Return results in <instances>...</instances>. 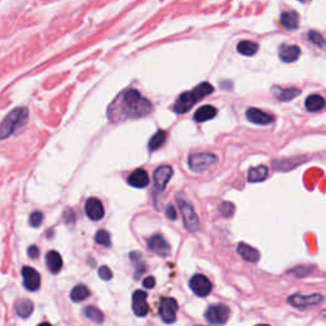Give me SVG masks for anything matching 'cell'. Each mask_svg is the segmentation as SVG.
<instances>
[{"mask_svg": "<svg viewBox=\"0 0 326 326\" xmlns=\"http://www.w3.org/2000/svg\"><path fill=\"white\" fill-rule=\"evenodd\" d=\"M122 106L125 116L133 119L146 116L152 111L151 102L147 98H143L137 89L126 90L122 96Z\"/></svg>", "mask_w": 326, "mask_h": 326, "instance_id": "6da1fadb", "label": "cell"}, {"mask_svg": "<svg viewBox=\"0 0 326 326\" xmlns=\"http://www.w3.org/2000/svg\"><path fill=\"white\" fill-rule=\"evenodd\" d=\"M212 92H213L212 85H210L209 83H207V82H204V83L199 84L196 88L190 90V92H185V93L181 94V96L178 97L177 102H176L173 110H175L176 114H185V112H187L192 106L195 105L199 99L209 96Z\"/></svg>", "mask_w": 326, "mask_h": 326, "instance_id": "7a4b0ae2", "label": "cell"}, {"mask_svg": "<svg viewBox=\"0 0 326 326\" xmlns=\"http://www.w3.org/2000/svg\"><path fill=\"white\" fill-rule=\"evenodd\" d=\"M28 119V110L26 107H17L6 115L0 124V140L14 134L15 131L23 128Z\"/></svg>", "mask_w": 326, "mask_h": 326, "instance_id": "3957f363", "label": "cell"}, {"mask_svg": "<svg viewBox=\"0 0 326 326\" xmlns=\"http://www.w3.org/2000/svg\"><path fill=\"white\" fill-rule=\"evenodd\" d=\"M177 204L178 207H180L181 214H182L185 227H186L190 232H196V231L199 230V218L195 214V212H194L192 205L186 199L183 198L182 195L177 196Z\"/></svg>", "mask_w": 326, "mask_h": 326, "instance_id": "277c9868", "label": "cell"}, {"mask_svg": "<svg viewBox=\"0 0 326 326\" xmlns=\"http://www.w3.org/2000/svg\"><path fill=\"white\" fill-rule=\"evenodd\" d=\"M218 162L217 156L212 153H194L189 157V167L194 172L207 171L209 167L214 166Z\"/></svg>", "mask_w": 326, "mask_h": 326, "instance_id": "5b68a950", "label": "cell"}, {"mask_svg": "<svg viewBox=\"0 0 326 326\" xmlns=\"http://www.w3.org/2000/svg\"><path fill=\"white\" fill-rule=\"evenodd\" d=\"M205 319L213 325H224L230 319V309L224 305H212L205 312Z\"/></svg>", "mask_w": 326, "mask_h": 326, "instance_id": "8992f818", "label": "cell"}, {"mask_svg": "<svg viewBox=\"0 0 326 326\" xmlns=\"http://www.w3.org/2000/svg\"><path fill=\"white\" fill-rule=\"evenodd\" d=\"M324 301V297L321 294H310V296H302V294H292L288 297L289 305L297 307V309H307L311 306L320 305Z\"/></svg>", "mask_w": 326, "mask_h": 326, "instance_id": "52a82bcc", "label": "cell"}, {"mask_svg": "<svg viewBox=\"0 0 326 326\" xmlns=\"http://www.w3.org/2000/svg\"><path fill=\"white\" fill-rule=\"evenodd\" d=\"M178 305L173 298H162L160 305V315L166 324H173L176 321V312Z\"/></svg>", "mask_w": 326, "mask_h": 326, "instance_id": "ba28073f", "label": "cell"}, {"mask_svg": "<svg viewBox=\"0 0 326 326\" xmlns=\"http://www.w3.org/2000/svg\"><path fill=\"white\" fill-rule=\"evenodd\" d=\"M190 288L199 297H205L212 292V283L207 277L198 274L190 279Z\"/></svg>", "mask_w": 326, "mask_h": 326, "instance_id": "9c48e42d", "label": "cell"}, {"mask_svg": "<svg viewBox=\"0 0 326 326\" xmlns=\"http://www.w3.org/2000/svg\"><path fill=\"white\" fill-rule=\"evenodd\" d=\"M148 247L149 250L157 253L158 256L162 257L168 256L169 252H171V246L166 241V239L161 236V235H155V236L148 240Z\"/></svg>", "mask_w": 326, "mask_h": 326, "instance_id": "30bf717a", "label": "cell"}, {"mask_svg": "<svg viewBox=\"0 0 326 326\" xmlns=\"http://www.w3.org/2000/svg\"><path fill=\"white\" fill-rule=\"evenodd\" d=\"M133 311L138 318H144L149 312V306L147 303V293L144 291H135L133 294Z\"/></svg>", "mask_w": 326, "mask_h": 326, "instance_id": "8fae6325", "label": "cell"}, {"mask_svg": "<svg viewBox=\"0 0 326 326\" xmlns=\"http://www.w3.org/2000/svg\"><path fill=\"white\" fill-rule=\"evenodd\" d=\"M173 169L169 166H161L153 173V181H155V187L157 191H163L166 189L167 182L171 178Z\"/></svg>", "mask_w": 326, "mask_h": 326, "instance_id": "7c38bea8", "label": "cell"}, {"mask_svg": "<svg viewBox=\"0 0 326 326\" xmlns=\"http://www.w3.org/2000/svg\"><path fill=\"white\" fill-rule=\"evenodd\" d=\"M22 277H23V284L28 291L35 292L40 288L41 278L40 274L31 266H23L22 268Z\"/></svg>", "mask_w": 326, "mask_h": 326, "instance_id": "4fadbf2b", "label": "cell"}, {"mask_svg": "<svg viewBox=\"0 0 326 326\" xmlns=\"http://www.w3.org/2000/svg\"><path fill=\"white\" fill-rule=\"evenodd\" d=\"M85 214L92 221H99V219L103 218L105 209H103V205H102L101 201L97 198L88 199L87 203H85Z\"/></svg>", "mask_w": 326, "mask_h": 326, "instance_id": "5bb4252c", "label": "cell"}, {"mask_svg": "<svg viewBox=\"0 0 326 326\" xmlns=\"http://www.w3.org/2000/svg\"><path fill=\"white\" fill-rule=\"evenodd\" d=\"M246 117L250 122L252 124H256V125H268V124H271L274 121V116L273 115H269L264 111L259 110V108H248L246 111Z\"/></svg>", "mask_w": 326, "mask_h": 326, "instance_id": "9a60e30c", "label": "cell"}, {"mask_svg": "<svg viewBox=\"0 0 326 326\" xmlns=\"http://www.w3.org/2000/svg\"><path fill=\"white\" fill-rule=\"evenodd\" d=\"M301 55V49L296 45H282L279 49V58L284 63H293Z\"/></svg>", "mask_w": 326, "mask_h": 326, "instance_id": "2e32d148", "label": "cell"}, {"mask_svg": "<svg viewBox=\"0 0 326 326\" xmlns=\"http://www.w3.org/2000/svg\"><path fill=\"white\" fill-rule=\"evenodd\" d=\"M128 182L131 186L137 187V189H142V187L148 186L149 183V176L144 169H135L128 178Z\"/></svg>", "mask_w": 326, "mask_h": 326, "instance_id": "e0dca14e", "label": "cell"}, {"mask_svg": "<svg viewBox=\"0 0 326 326\" xmlns=\"http://www.w3.org/2000/svg\"><path fill=\"white\" fill-rule=\"evenodd\" d=\"M280 23L284 28H287L288 31H293V29L298 28V24H300V17H298V13L294 12V10H288V12L282 13L280 15Z\"/></svg>", "mask_w": 326, "mask_h": 326, "instance_id": "ac0fdd59", "label": "cell"}, {"mask_svg": "<svg viewBox=\"0 0 326 326\" xmlns=\"http://www.w3.org/2000/svg\"><path fill=\"white\" fill-rule=\"evenodd\" d=\"M239 253L244 260L248 262H256L260 259V253L256 248L251 247L247 244H240L237 248Z\"/></svg>", "mask_w": 326, "mask_h": 326, "instance_id": "d6986e66", "label": "cell"}, {"mask_svg": "<svg viewBox=\"0 0 326 326\" xmlns=\"http://www.w3.org/2000/svg\"><path fill=\"white\" fill-rule=\"evenodd\" d=\"M46 264L49 270L53 274H58L63 266V259L58 251H49L46 255Z\"/></svg>", "mask_w": 326, "mask_h": 326, "instance_id": "ffe728a7", "label": "cell"}, {"mask_svg": "<svg viewBox=\"0 0 326 326\" xmlns=\"http://www.w3.org/2000/svg\"><path fill=\"white\" fill-rule=\"evenodd\" d=\"M217 115V108L213 106H203L199 110H196L195 115H194V120L196 122H204L208 120L213 119Z\"/></svg>", "mask_w": 326, "mask_h": 326, "instance_id": "44dd1931", "label": "cell"}, {"mask_svg": "<svg viewBox=\"0 0 326 326\" xmlns=\"http://www.w3.org/2000/svg\"><path fill=\"white\" fill-rule=\"evenodd\" d=\"M268 167L266 166H257L255 168H251L248 171V181L250 182H260L268 177Z\"/></svg>", "mask_w": 326, "mask_h": 326, "instance_id": "7402d4cb", "label": "cell"}, {"mask_svg": "<svg viewBox=\"0 0 326 326\" xmlns=\"http://www.w3.org/2000/svg\"><path fill=\"white\" fill-rule=\"evenodd\" d=\"M33 311V303L29 300H19L15 303V312L20 318H28Z\"/></svg>", "mask_w": 326, "mask_h": 326, "instance_id": "603a6c76", "label": "cell"}, {"mask_svg": "<svg viewBox=\"0 0 326 326\" xmlns=\"http://www.w3.org/2000/svg\"><path fill=\"white\" fill-rule=\"evenodd\" d=\"M237 50H239V53L242 54V55L252 56L257 53L259 45L252 42V41H241V42L237 45Z\"/></svg>", "mask_w": 326, "mask_h": 326, "instance_id": "cb8c5ba5", "label": "cell"}, {"mask_svg": "<svg viewBox=\"0 0 326 326\" xmlns=\"http://www.w3.org/2000/svg\"><path fill=\"white\" fill-rule=\"evenodd\" d=\"M325 106V99L319 94H311L306 99V108L309 111H320Z\"/></svg>", "mask_w": 326, "mask_h": 326, "instance_id": "d4e9b609", "label": "cell"}, {"mask_svg": "<svg viewBox=\"0 0 326 326\" xmlns=\"http://www.w3.org/2000/svg\"><path fill=\"white\" fill-rule=\"evenodd\" d=\"M89 297V289L83 284H79L77 287H74L72 293H70V298L74 302H82V301H84L85 298Z\"/></svg>", "mask_w": 326, "mask_h": 326, "instance_id": "484cf974", "label": "cell"}, {"mask_svg": "<svg viewBox=\"0 0 326 326\" xmlns=\"http://www.w3.org/2000/svg\"><path fill=\"white\" fill-rule=\"evenodd\" d=\"M84 315L85 318H88L89 320H92L96 324H102L103 323V320H105L103 314H102L97 307H93V306H87L84 309Z\"/></svg>", "mask_w": 326, "mask_h": 326, "instance_id": "4316f807", "label": "cell"}, {"mask_svg": "<svg viewBox=\"0 0 326 326\" xmlns=\"http://www.w3.org/2000/svg\"><path fill=\"white\" fill-rule=\"evenodd\" d=\"M164 140H166V131H157V133L151 138V140H149V151H157L158 148H161V147L163 146Z\"/></svg>", "mask_w": 326, "mask_h": 326, "instance_id": "83f0119b", "label": "cell"}, {"mask_svg": "<svg viewBox=\"0 0 326 326\" xmlns=\"http://www.w3.org/2000/svg\"><path fill=\"white\" fill-rule=\"evenodd\" d=\"M301 93V90L297 88H287V89H282L277 92V97L282 101H291L296 96Z\"/></svg>", "mask_w": 326, "mask_h": 326, "instance_id": "f1b7e54d", "label": "cell"}, {"mask_svg": "<svg viewBox=\"0 0 326 326\" xmlns=\"http://www.w3.org/2000/svg\"><path fill=\"white\" fill-rule=\"evenodd\" d=\"M130 259L131 261L137 265V273H135V278H139L144 271H146V265L144 262L140 261V253L139 252H131L130 253Z\"/></svg>", "mask_w": 326, "mask_h": 326, "instance_id": "f546056e", "label": "cell"}, {"mask_svg": "<svg viewBox=\"0 0 326 326\" xmlns=\"http://www.w3.org/2000/svg\"><path fill=\"white\" fill-rule=\"evenodd\" d=\"M96 242L98 244H102V246H105V247H110L111 246V239L110 235H108L107 231L101 230L97 232L96 235Z\"/></svg>", "mask_w": 326, "mask_h": 326, "instance_id": "4dcf8cb0", "label": "cell"}, {"mask_svg": "<svg viewBox=\"0 0 326 326\" xmlns=\"http://www.w3.org/2000/svg\"><path fill=\"white\" fill-rule=\"evenodd\" d=\"M219 212L226 218H231L235 213V205L232 203H222L219 207Z\"/></svg>", "mask_w": 326, "mask_h": 326, "instance_id": "1f68e13d", "label": "cell"}, {"mask_svg": "<svg viewBox=\"0 0 326 326\" xmlns=\"http://www.w3.org/2000/svg\"><path fill=\"white\" fill-rule=\"evenodd\" d=\"M44 221V214L41 212H33L31 216H29V224L32 227H40L41 223Z\"/></svg>", "mask_w": 326, "mask_h": 326, "instance_id": "d6a6232c", "label": "cell"}, {"mask_svg": "<svg viewBox=\"0 0 326 326\" xmlns=\"http://www.w3.org/2000/svg\"><path fill=\"white\" fill-rule=\"evenodd\" d=\"M309 40L311 41L312 44L316 45V46H320V47L324 46V37L321 33L318 32V31H311V32L309 33Z\"/></svg>", "mask_w": 326, "mask_h": 326, "instance_id": "836d02e7", "label": "cell"}, {"mask_svg": "<svg viewBox=\"0 0 326 326\" xmlns=\"http://www.w3.org/2000/svg\"><path fill=\"white\" fill-rule=\"evenodd\" d=\"M98 275L103 280H110L112 278V271L107 268V266H101L98 269Z\"/></svg>", "mask_w": 326, "mask_h": 326, "instance_id": "e575fe53", "label": "cell"}, {"mask_svg": "<svg viewBox=\"0 0 326 326\" xmlns=\"http://www.w3.org/2000/svg\"><path fill=\"white\" fill-rule=\"evenodd\" d=\"M166 216H167V218L172 219V221H175V219L177 218V214H176V210H175V208H173V205H172V204H169L168 207H167Z\"/></svg>", "mask_w": 326, "mask_h": 326, "instance_id": "d590c367", "label": "cell"}, {"mask_svg": "<svg viewBox=\"0 0 326 326\" xmlns=\"http://www.w3.org/2000/svg\"><path fill=\"white\" fill-rule=\"evenodd\" d=\"M143 285L146 287V288H153L156 285V279L153 277H148L146 278V279L143 280Z\"/></svg>", "mask_w": 326, "mask_h": 326, "instance_id": "8d00e7d4", "label": "cell"}, {"mask_svg": "<svg viewBox=\"0 0 326 326\" xmlns=\"http://www.w3.org/2000/svg\"><path fill=\"white\" fill-rule=\"evenodd\" d=\"M38 253H40V250H38V247H36V246H31V247L28 248L29 257H32V259H36V257L38 256Z\"/></svg>", "mask_w": 326, "mask_h": 326, "instance_id": "74e56055", "label": "cell"}, {"mask_svg": "<svg viewBox=\"0 0 326 326\" xmlns=\"http://www.w3.org/2000/svg\"><path fill=\"white\" fill-rule=\"evenodd\" d=\"M38 326H51V325H50L49 323H44V324H40V325H38Z\"/></svg>", "mask_w": 326, "mask_h": 326, "instance_id": "f35d334b", "label": "cell"}, {"mask_svg": "<svg viewBox=\"0 0 326 326\" xmlns=\"http://www.w3.org/2000/svg\"><path fill=\"white\" fill-rule=\"evenodd\" d=\"M257 326H269V325H257Z\"/></svg>", "mask_w": 326, "mask_h": 326, "instance_id": "ab89813d", "label": "cell"}]
</instances>
